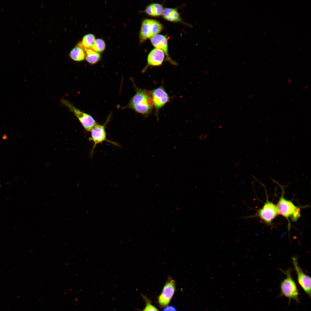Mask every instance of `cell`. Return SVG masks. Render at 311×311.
Segmentation results:
<instances>
[{"instance_id":"1","label":"cell","mask_w":311,"mask_h":311,"mask_svg":"<svg viewBox=\"0 0 311 311\" xmlns=\"http://www.w3.org/2000/svg\"><path fill=\"white\" fill-rule=\"evenodd\" d=\"M136 93L126 107L145 116L149 115L154 107L150 91L139 88L135 86Z\"/></svg>"},{"instance_id":"2","label":"cell","mask_w":311,"mask_h":311,"mask_svg":"<svg viewBox=\"0 0 311 311\" xmlns=\"http://www.w3.org/2000/svg\"><path fill=\"white\" fill-rule=\"evenodd\" d=\"M282 194L276 205L278 214H280L288 220L289 229L290 226L289 219H290L292 221H296L301 216L300 210L291 201L285 199L283 196V193Z\"/></svg>"},{"instance_id":"3","label":"cell","mask_w":311,"mask_h":311,"mask_svg":"<svg viewBox=\"0 0 311 311\" xmlns=\"http://www.w3.org/2000/svg\"><path fill=\"white\" fill-rule=\"evenodd\" d=\"M282 272L286 277L280 284L281 295L287 298L290 301L293 299L298 302L299 292L296 283L292 276L291 269L282 270Z\"/></svg>"},{"instance_id":"4","label":"cell","mask_w":311,"mask_h":311,"mask_svg":"<svg viewBox=\"0 0 311 311\" xmlns=\"http://www.w3.org/2000/svg\"><path fill=\"white\" fill-rule=\"evenodd\" d=\"M60 101L62 104L74 114L84 128L87 131H91L97 124L95 120L91 115L81 111L68 100L62 99Z\"/></svg>"},{"instance_id":"5","label":"cell","mask_w":311,"mask_h":311,"mask_svg":"<svg viewBox=\"0 0 311 311\" xmlns=\"http://www.w3.org/2000/svg\"><path fill=\"white\" fill-rule=\"evenodd\" d=\"M162 29V25L158 21L149 19L144 20L142 22L140 32V42L142 43L158 34Z\"/></svg>"},{"instance_id":"6","label":"cell","mask_w":311,"mask_h":311,"mask_svg":"<svg viewBox=\"0 0 311 311\" xmlns=\"http://www.w3.org/2000/svg\"><path fill=\"white\" fill-rule=\"evenodd\" d=\"M278 214L276 205L268 200L257 212L258 216L261 220L268 224H271L273 220Z\"/></svg>"},{"instance_id":"7","label":"cell","mask_w":311,"mask_h":311,"mask_svg":"<svg viewBox=\"0 0 311 311\" xmlns=\"http://www.w3.org/2000/svg\"><path fill=\"white\" fill-rule=\"evenodd\" d=\"M109 120V119L108 118L105 123L103 125L97 124L90 131L91 136L90 139L93 143V146L90 152L91 156L92 155L96 145L105 141H107L115 145H116L115 143L108 141L106 138L105 126Z\"/></svg>"},{"instance_id":"8","label":"cell","mask_w":311,"mask_h":311,"mask_svg":"<svg viewBox=\"0 0 311 311\" xmlns=\"http://www.w3.org/2000/svg\"><path fill=\"white\" fill-rule=\"evenodd\" d=\"M175 288V280L171 276H168L158 297V303L161 307H165L169 304L174 294Z\"/></svg>"},{"instance_id":"9","label":"cell","mask_w":311,"mask_h":311,"mask_svg":"<svg viewBox=\"0 0 311 311\" xmlns=\"http://www.w3.org/2000/svg\"><path fill=\"white\" fill-rule=\"evenodd\" d=\"M158 118L159 110L162 107L170 100L169 96L162 86L150 91Z\"/></svg>"},{"instance_id":"10","label":"cell","mask_w":311,"mask_h":311,"mask_svg":"<svg viewBox=\"0 0 311 311\" xmlns=\"http://www.w3.org/2000/svg\"><path fill=\"white\" fill-rule=\"evenodd\" d=\"M293 263L297 275L298 283L305 292L311 297V278L305 274L298 264L297 258H292Z\"/></svg>"},{"instance_id":"11","label":"cell","mask_w":311,"mask_h":311,"mask_svg":"<svg viewBox=\"0 0 311 311\" xmlns=\"http://www.w3.org/2000/svg\"><path fill=\"white\" fill-rule=\"evenodd\" d=\"M150 40L153 45L162 50L166 56V58L170 63L175 65L176 62L172 60L169 57L168 52V41L166 37L163 35L157 34L150 38Z\"/></svg>"},{"instance_id":"12","label":"cell","mask_w":311,"mask_h":311,"mask_svg":"<svg viewBox=\"0 0 311 311\" xmlns=\"http://www.w3.org/2000/svg\"><path fill=\"white\" fill-rule=\"evenodd\" d=\"M165 54L161 50L155 48L149 54L147 58V65L143 69V72L145 71L149 66H158L162 63L164 58Z\"/></svg>"},{"instance_id":"13","label":"cell","mask_w":311,"mask_h":311,"mask_svg":"<svg viewBox=\"0 0 311 311\" xmlns=\"http://www.w3.org/2000/svg\"><path fill=\"white\" fill-rule=\"evenodd\" d=\"M70 58L76 61L84 60L85 57V52L84 48L80 42L78 43L73 48L69 54Z\"/></svg>"},{"instance_id":"14","label":"cell","mask_w":311,"mask_h":311,"mask_svg":"<svg viewBox=\"0 0 311 311\" xmlns=\"http://www.w3.org/2000/svg\"><path fill=\"white\" fill-rule=\"evenodd\" d=\"M162 15L164 18L173 22H181V18L177 10L166 8L163 9Z\"/></svg>"},{"instance_id":"15","label":"cell","mask_w":311,"mask_h":311,"mask_svg":"<svg viewBox=\"0 0 311 311\" xmlns=\"http://www.w3.org/2000/svg\"><path fill=\"white\" fill-rule=\"evenodd\" d=\"M86 61L90 64L93 65L98 62L101 59L100 55L91 48H84Z\"/></svg>"},{"instance_id":"16","label":"cell","mask_w":311,"mask_h":311,"mask_svg":"<svg viewBox=\"0 0 311 311\" xmlns=\"http://www.w3.org/2000/svg\"><path fill=\"white\" fill-rule=\"evenodd\" d=\"M163 8L162 5L154 3L148 5L145 10V12L153 16H157L162 14Z\"/></svg>"},{"instance_id":"17","label":"cell","mask_w":311,"mask_h":311,"mask_svg":"<svg viewBox=\"0 0 311 311\" xmlns=\"http://www.w3.org/2000/svg\"><path fill=\"white\" fill-rule=\"evenodd\" d=\"M95 40V36L94 34H88L83 37L80 43L84 48H91Z\"/></svg>"},{"instance_id":"18","label":"cell","mask_w":311,"mask_h":311,"mask_svg":"<svg viewBox=\"0 0 311 311\" xmlns=\"http://www.w3.org/2000/svg\"><path fill=\"white\" fill-rule=\"evenodd\" d=\"M105 48L106 44L105 41L101 39L98 38L95 39L91 49L99 53L103 52Z\"/></svg>"},{"instance_id":"19","label":"cell","mask_w":311,"mask_h":311,"mask_svg":"<svg viewBox=\"0 0 311 311\" xmlns=\"http://www.w3.org/2000/svg\"><path fill=\"white\" fill-rule=\"evenodd\" d=\"M145 306L143 311H159L151 303L146 301Z\"/></svg>"},{"instance_id":"20","label":"cell","mask_w":311,"mask_h":311,"mask_svg":"<svg viewBox=\"0 0 311 311\" xmlns=\"http://www.w3.org/2000/svg\"><path fill=\"white\" fill-rule=\"evenodd\" d=\"M162 311H177L176 308L172 306H169L166 307Z\"/></svg>"},{"instance_id":"21","label":"cell","mask_w":311,"mask_h":311,"mask_svg":"<svg viewBox=\"0 0 311 311\" xmlns=\"http://www.w3.org/2000/svg\"><path fill=\"white\" fill-rule=\"evenodd\" d=\"M208 135V134L203 132L200 137V139L202 140L205 139Z\"/></svg>"}]
</instances>
